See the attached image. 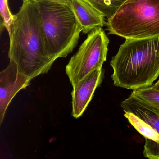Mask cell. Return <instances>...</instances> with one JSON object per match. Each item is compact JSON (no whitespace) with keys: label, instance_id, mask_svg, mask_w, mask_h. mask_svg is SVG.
Here are the masks:
<instances>
[{"label":"cell","instance_id":"cell-3","mask_svg":"<svg viewBox=\"0 0 159 159\" xmlns=\"http://www.w3.org/2000/svg\"><path fill=\"white\" fill-rule=\"evenodd\" d=\"M45 47L55 61L66 57L77 46L82 31L70 2L38 0Z\"/></svg>","mask_w":159,"mask_h":159},{"label":"cell","instance_id":"cell-10","mask_svg":"<svg viewBox=\"0 0 159 159\" xmlns=\"http://www.w3.org/2000/svg\"><path fill=\"white\" fill-rule=\"evenodd\" d=\"M124 116L133 127L145 138V145L159 144V134L152 126L130 112H124Z\"/></svg>","mask_w":159,"mask_h":159},{"label":"cell","instance_id":"cell-2","mask_svg":"<svg viewBox=\"0 0 159 159\" xmlns=\"http://www.w3.org/2000/svg\"><path fill=\"white\" fill-rule=\"evenodd\" d=\"M110 65L114 86L134 90L152 85L159 76V36L125 39Z\"/></svg>","mask_w":159,"mask_h":159},{"label":"cell","instance_id":"cell-7","mask_svg":"<svg viewBox=\"0 0 159 159\" xmlns=\"http://www.w3.org/2000/svg\"><path fill=\"white\" fill-rule=\"evenodd\" d=\"M104 78L103 69L92 71L73 86L72 115L78 119L82 115L91 102L96 88L101 85Z\"/></svg>","mask_w":159,"mask_h":159},{"label":"cell","instance_id":"cell-6","mask_svg":"<svg viewBox=\"0 0 159 159\" xmlns=\"http://www.w3.org/2000/svg\"><path fill=\"white\" fill-rule=\"evenodd\" d=\"M30 80L18 70L13 61L0 73V124L4 120L7 108L16 95L30 85Z\"/></svg>","mask_w":159,"mask_h":159},{"label":"cell","instance_id":"cell-8","mask_svg":"<svg viewBox=\"0 0 159 159\" xmlns=\"http://www.w3.org/2000/svg\"><path fill=\"white\" fill-rule=\"evenodd\" d=\"M84 34L106 25L105 17L86 0H70Z\"/></svg>","mask_w":159,"mask_h":159},{"label":"cell","instance_id":"cell-12","mask_svg":"<svg viewBox=\"0 0 159 159\" xmlns=\"http://www.w3.org/2000/svg\"><path fill=\"white\" fill-rule=\"evenodd\" d=\"M131 93L159 112V90L152 85L133 90Z\"/></svg>","mask_w":159,"mask_h":159},{"label":"cell","instance_id":"cell-5","mask_svg":"<svg viewBox=\"0 0 159 159\" xmlns=\"http://www.w3.org/2000/svg\"><path fill=\"white\" fill-rule=\"evenodd\" d=\"M109 43V40L102 27L88 33L66 66V73L72 87L92 71L102 68L107 60Z\"/></svg>","mask_w":159,"mask_h":159},{"label":"cell","instance_id":"cell-13","mask_svg":"<svg viewBox=\"0 0 159 159\" xmlns=\"http://www.w3.org/2000/svg\"><path fill=\"white\" fill-rule=\"evenodd\" d=\"M0 12L2 18V25L9 31L14 15L11 12L8 4V0H0Z\"/></svg>","mask_w":159,"mask_h":159},{"label":"cell","instance_id":"cell-15","mask_svg":"<svg viewBox=\"0 0 159 159\" xmlns=\"http://www.w3.org/2000/svg\"><path fill=\"white\" fill-rule=\"evenodd\" d=\"M25 1V0H23ZM32 1H37L38 0H32ZM52 1H55L63 2H70V0H52Z\"/></svg>","mask_w":159,"mask_h":159},{"label":"cell","instance_id":"cell-14","mask_svg":"<svg viewBox=\"0 0 159 159\" xmlns=\"http://www.w3.org/2000/svg\"><path fill=\"white\" fill-rule=\"evenodd\" d=\"M152 86L155 89H157V90H159V80L156 83L154 84H152Z\"/></svg>","mask_w":159,"mask_h":159},{"label":"cell","instance_id":"cell-11","mask_svg":"<svg viewBox=\"0 0 159 159\" xmlns=\"http://www.w3.org/2000/svg\"><path fill=\"white\" fill-rule=\"evenodd\" d=\"M107 19L111 18L127 0H86Z\"/></svg>","mask_w":159,"mask_h":159},{"label":"cell","instance_id":"cell-9","mask_svg":"<svg viewBox=\"0 0 159 159\" xmlns=\"http://www.w3.org/2000/svg\"><path fill=\"white\" fill-rule=\"evenodd\" d=\"M121 107L124 112L135 115L152 126L159 134V112L145 102L131 93L121 102Z\"/></svg>","mask_w":159,"mask_h":159},{"label":"cell","instance_id":"cell-4","mask_svg":"<svg viewBox=\"0 0 159 159\" xmlns=\"http://www.w3.org/2000/svg\"><path fill=\"white\" fill-rule=\"evenodd\" d=\"M106 25L109 34L125 39L159 36V0H127Z\"/></svg>","mask_w":159,"mask_h":159},{"label":"cell","instance_id":"cell-1","mask_svg":"<svg viewBox=\"0 0 159 159\" xmlns=\"http://www.w3.org/2000/svg\"><path fill=\"white\" fill-rule=\"evenodd\" d=\"M8 56L30 80L51 69L55 60L48 53L43 35L37 2L23 1L8 31Z\"/></svg>","mask_w":159,"mask_h":159}]
</instances>
